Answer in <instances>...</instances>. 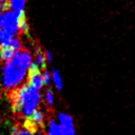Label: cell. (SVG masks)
Returning a JSON list of instances; mask_svg holds the SVG:
<instances>
[{"instance_id": "6da1fadb", "label": "cell", "mask_w": 135, "mask_h": 135, "mask_svg": "<svg viewBox=\"0 0 135 135\" xmlns=\"http://www.w3.org/2000/svg\"><path fill=\"white\" fill-rule=\"evenodd\" d=\"M33 63V56L28 50L21 49L5 62L2 72V85L5 91H12L23 84Z\"/></svg>"}, {"instance_id": "7a4b0ae2", "label": "cell", "mask_w": 135, "mask_h": 135, "mask_svg": "<svg viewBox=\"0 0 135 135\" xmlns=\"http://www.w3.org/2000/svg\"><path fill=\"white\" fill-rule=\"evenodd\" d=\"M9 99L16 115L26 120L39 109L41 103V92L28 83H23L19 88L9 92Z\"/></svg>"}, {"instance_id": "3957f363", "label": "cell", "mask_w": 135, "mask_h": 135, "mask_svg": "<svg viewBox=\"0 0 135 135\" xmlns=\"http://www.w3.org/2000/svg\"><path fill=\"white\" fill-rule=\"evenodd\" d=\"M25 19L24 12H15L12 9H6L2 13L0 18V28L16 35L20 33L21 22Z\"/></svg>"}, {"instance_id": "277c9868", "label": "cell", "mask_w": 135, "mask_h": 135, "mask_svg": "<svg viewBox=\"0 0 135 135\" xmlns=\"http://www.w3.org/2000/svg\"><path fill=\"white\" fill-rule=\"evenodd\" d=\"M57 121L61 128L63 135H76L74 118L72 115L65 112H60L57 114Z\"/></svg>"}, {"instance_id": "5b68a950", "label": "cell", "mask_w": 135, "mask_h": 135, "mask_svg": "<svg viewBox=\"0 0 135 135\" xmlns=\"http://www.w3.org/2000/svg\"><path fill=\"white\" fill-rule=\"evenodd\" d=\"M0 47H11L14 52L21 50V40L15 35L0 28Z\"/></svg>"}, {"instance_id": "8992f818", "label": "cell", "mask_w": 135, "mask_h": 135, "mask_svg": "<svg viewBox=\"0 0 135 135\" xmlns=\"http://www.w3.org/2000/svg\"><path fill=\"white\" fill-rule=\"evenodd\" d=\"M27 83L30 85H32L33 88L39 90V91L44 86V82H43V78H42V73L33 63H32L31 69L28 71V82Z\"/></svg>"}, {"instance_id": "52a82bcc", "label": "cell", "mask_w": 135, "mask_h": 135, "mask_svg": "<svg viewBox=\"0 0 135 135\" xmlns=\"http://www.w3.org/2000/svg\"><path fill=\"white\" fill-rule=\"evenodd\" d=\"M46 135H63L58 121L53 117L49 118V120H47Z\"/></svg>"}, {"instance_id": "ba28073f", "label": "cell", "mask_w": 135, "mask_h": 135, "mask_svg": "<svg viewBox=\"0 0 135 135\" xmlns=\"http://www.w3.org/2000/svg\"><path fill=\"white\" fill-rule=\"evenodd\" d=\"M51 77H52V82L55 85V88L58 91L62 90V88H63V78L61 76L60 71H58L56 69H53L52 72H51Z\"/></svg>"}, {"instance_id": "9c48e42d", "label": "cell", "mask_w": 135, "mask_h": 135, "mask_svg": "<svg viewBox=\"0 0 135 135\" xmlns=\"http://www.w3.org/2000/svg\"><path fill=\"white\" fill-rule=\"evenodd\" d=\"M33 64L38 69V70H42L45 68V58H44V53L40 50H37L36 51V54H35V60H33Z\"/></svg>"}, {"instance_id": "30bf717a", "label": "cell", "mask_w": 135, "mask_h": 135, "mask_svg": "<svg viewBox=\"0 0 135 135\" xmlns=\"http://www.w3.org/2000/svg\"><path fill=\"white\" fill-rule=\"evenodd\" d=\"M25 0H8V7L15 12H24Z\"/></svg>"}, {"instance_id": "8fae6325", "label": "cell", "mask_w": 135, "mask_h": 135, "mask_svg": "<svg viewBox=\"0 0 135 135\" xmlns=\"http://www.w3.org/2000/svg\"><path fill=\"white\" fill-rule=\"evenodd\" d=\"M15 53L16 52H14L11 47H0V58L2 61H8Z\"/></svg>"}, {"instance_id": "7c38bea8", "label": "cell", "mask_w": 135, "mask_h": 135, "mask_svg": "<svg viewBox=\"0 0 135 135\" xmlns=\"http://www.w3.org/2000/svg\"><path fill=\"white\" fill-rule=\"evenodd\" d=\"M44 101L49 108H52L55 103V95L52 89H47L44 94Z\"/></svg>"}, {"instance_id": "4fadbf2b", "label": "cell", "mask_w": 135, "mask_h": 135, "mask_svg": "<svg viewBox=\"0 0 135 135\" xmlns=\"http://www.w3.org/2000/svg\"><path fill=\"white\" fill-rule=\"evenodd\" d=\"M42 78H43V82H44V85H47L50 86L51 85V82H52V77H51V72L47 71V70H44L42 72Z\"/></svg>"}, {"instance_id": "5bb4252c", "label": "cell", "mask_w": 135, "mask_h": 135, "mask_svg": "<svg viewBox=\"0 0 135 135\" xmlns=\"http://www.w3.org/2000/svg\"><path fill=\"white\" fill-rule=\"evenodd\" d=\"M44 58L46 63H52L53 62V54L51 51H45L44 52Z\"/></svg>"}, {"instance_id": "9a60e30c", "label": "cell", "mask_w": 135, "mask_h": 135, "mask_svg": "<svg viewBox=\"0 0 135 135\" xmlns=\"http://www.w3.org/2000/svg\"><path fill=\"white\" fill-rule=\"evenodd\" d=\"M2 13H3V12H2L1 9H0V18H1V16H2Z\"/></svg>"}, {"instance_id": "2e32d148", "label": "cell", "mask_w": 135, "mask_h": 135, "mask_svg": "<svg viewBox=\"0 0 135 135\" xmlns=\"http://www.w3.org/2000/svg\"><path fill=\"white\" fill-rule=\"evenodd\" d=\"M3 1H5V2H7V3H8V0H3Z\"/></svg>"}]
</instances>
